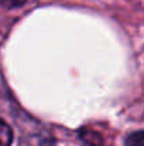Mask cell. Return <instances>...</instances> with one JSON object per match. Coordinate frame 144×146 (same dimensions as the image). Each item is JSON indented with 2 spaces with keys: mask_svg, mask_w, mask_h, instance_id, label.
Wrapping results in <instances>:
<instances>
[{
  "mask_svg": "<svg viewBox=\"0 0 144 146\" xmlns=\"http://www.w3.org/2000/svg\"><path fill=\"white\" fill-rule=\"evenodd\" d=\"M18 146H55V139L47 131L36 129L21 133Z\"/></svg>",
  "mask_w": 144,
  "mask_h": 146,
  "instance_id": "cell-1",
  "label": "cell"
},
{
  "mask_svg": "<svg viewBox=\"0 0 144 146\" xmlns=\"http://www.w3.org/2000/svg\"><path fill=\"white\" fill-rule=\"evenodd\" d=\"M79 136L81 139L89 146H105L103 143V138L95 132V131H91V129H82L79 132Z\"/></svg>",
  "mask_w": 144,
  "mask_h": 146,
  "instance_id": "cell-2",
  "label": "cell"
},
{
  "mask_svg": "<svg viewBox=\"0 0 144 146\" xmlns=\"http://www.w3.org/2000/svg\"><path fill=\"white\" fill-rule=\"evenodd\" d=\"M13 142V131L3 119H0V146H10Z\"/></svg>",
  "mask_w": 144,
  "mask_h": 146,
  "instance_id": "cell-3",
  "label": "cell"
},
{
  "mask_svg": "<svg viewBox=\"0 0 144 146\" xmlns=\"http://www.w3.org/2000/svg\"><path fill=\"white\" fill-rule=\"evenodd\" d=\"M126 146H144V131H137L126 138Z\"/></svg>",
  "mask_w": 144,
  "mask_h": 146,
  "instance_id": "cell-4",
  "label": "cell"
},
{
  "mask_svg": "<svg viewBox=\"0 0 144 146\" xmlns=\"http://www.w3.org/2000/svg\"><path fill=\"white\" fill-rule=\"evenodd\" d=\"M26 3V0H0V6L6 7V9H14L18 6H23Z\"/></svg>",
  "mask_w": 144,
  "mask_h": 146,
  "instance_id": "cell-5",
  "label": "cell"
}]
</instances>
